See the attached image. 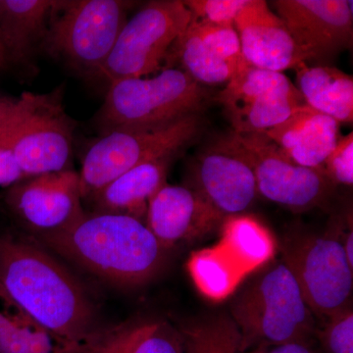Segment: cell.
I'll return each mask as SVG.
<instances>
[{"instance_id": "6da1fadb", "label": "cell", "mask_w": 353, "mask_h": 353, "mask_svg": "<svg viewBox=\"0 0 353 353\" xmlns=\"http://www.w3.org/2000/svg\"><path fill=\"white\" fill-rule=\"evenodd\" d=\"M0 289L68 353L103 333L77 279L41 246L11 233L0 234Z\"/></svg>"}, {"instance_id": "7a4b0ae2", "label": "cell", "mask_w": 353, "mask_h": 353, "mask_svg": "<svg viewBox=\"0 0 353 353\" xmlns=\"http://www.w3.org/2000/svg\"><path fill=\"white\" fill-rule=\"evenodd\" d=\"M34 239L95 277L122 288L150 282L163 270L170 252L143 221L111 213L85 212L66 229Z\"/></svg>"}, {"instance_id": "3957f363", "label": "cell", "mask_w": 353, "mask_h": 353, "mask_svg": "<svg viewBox=\"0 0 353 353\" xmlns=\"http://www.w3.org/2000/svg\"><path fill=\"white\" fill-rule=\"evenodd\" d=\"M255 272L230 304L229 314L241 334V353L285 343L310 345L317 318L289 267L281 259Z\"/></svg>"}, {"instance_id": "277c9868", "label": "cell", "mask_w": 353, "mask_h": 353, "mask_svg": "<svg viewBox=\"0 0 353 353\" xmlns=\"http://www.w3.org/2000/svg\"><path fill=\"white\" fill-rule=\"evenodd\" d=\"M208 94L176 67L152 78H127L109 85L94 117L101 134L119 128L157 127L201 114Z\"/></svg>"}, {"instance_id": "5b68a950", "label": "cell", "mask_w": 353, "mask_h": 353, "mask_svg": "<svg viewBox=\"0 0 353 353\" xmlns=\"http://www.w3.org/2000/svg\"><path fill=\"white\" fill-rule=\"evenodd\" d=\"M131 6L123 0H54L41 46L77 73L99 76Z\"/></svg>"}, {"instance_id": "8992f818", "label": "cell", "mask_w": 353, "mask_h": 353, "mask_svg": "<svg viewBox=\"0 0 353 353\" xmlns=\"http://www.w3.org/2000/svg\"><path fill=\"white\" fill-rule=\"evenodd\" d=\"M63 88L18 97L2 137L26 178L72 169L75 122L63 105Z\"/></svg>"}, {"instance_id": "52a82bcc", "label": "cell", "mask_w": 353, "mask_h": 353, "mask_svg": "<svg viewBox=\"0 0 353 353\" xmlns=\"http://www.w3.org/2000/svg\"><path fill=\"white\" fill-rule=\"evenodd\" d=\"M201 114L157 127L119 128L101 134L85 152L80 176L83 201L141 163L180 154L201 134Z\"/></svg>"}, {"instance_id": "ba28073f", "label": "cell", "mask_w": 353, "mask_h": 353, "mask_svg": "<svg viewBox=\"0 0 353 353\" xmlns=\"http://www.w3.org/2000/svg\"><path fill=\"white\" fill-rule=\"evenodd\" d=\"M289 267L316 318L324 320L350 307L353 267L348 263L338 228L324 234H296L283 241Z\"/></svg>"}, {"instance_id": "9c48e42d", "label": "cell", "mask_w": 353, "mask_h": 353, "mask_svg": "<svg viewBox=\"0 0 353 353\" xmlns=\"http://www.w3.org/2000/svg\"><path fill=\"white\" fill-rule=\"evenodd\" d=\"M190 20L181 0L148 2L123 26L99 76L111 83L157 73Z\"/></svg>"}, {"instance_id": "30bf717a", "label": "cell", "mask_w": 353, "mask_h": 353, "mask_svg": "<svg viewBox=\"0 0 353 353\" xmlns=\"http://www.w3.org/2000/svg\"><path fill=\"white\" fill-rule=\"evenodd\" d=\"M233 132L252 164L260 196L294 213L329 201L336 185L321 169L292 161L265 132Z\"/></svg>"}, {"instance_id": "8fae6325", "label": "cell", "mask_w": 353, "mask_h": 353, "mask_svg": "<svg viewBox=\"0 0 353 353\" xmlns=\"http://www.w3.org/2000/svg\"><path fill=\"white\" fill-rule=\"evenodd\" d=\"M233 132H265L306 105L303 95L283 73L246 65L216 97Z\"/></svg>"}, {"instance_id": "7c38bea8", "label": "cell", "mask_w": 353, "mask_h": 353, "mask_svg": "<svg viewBox=\"0 0 353 353\" xmlns=\"http://www.w3.org/2000/svg\"><path fill=\"white\" fill-rule=\"evenodd\" d=\"M222 224L220 243L196 253L189 263L197 287L215 299L229 296L238 287L232 261L236 260L248 275L268 263L274 252L270 233L254 218L236 215Z\"/></svg>"}, {"instance_id": "4fadbf2b", "label": "cell", "mask_w": 353, "mask_h": 353, "mask_svg": "<svg viewBox=\"0 0 353 353\" xmlns=\"http://www.w3.org/2000/svg\"><path fill=\"white\" fill-rule=\"evenodd\" d=\"M190 187L201 194L222 223L252 205L259 196L256 179L233 131L202 150L194 163Z\"/></svg>"}, {"instance_id": "5bb4252c", "label": "cell", "mask_w": 353, "mask_h": 353, "mask_svg": "<svg viewBox=\"0 0 353 353\" xmlns=\"http://www.w3.org/2000/svg\"><path fill=\"white\" fill-rule=\"evenodd\" d=\"M4 201L34 236L57 233L85 214L80 176L73 169L26 178L8 188Z\"/></svg>"}, {"instance_id": "9a60e30c", "label": "cell", "mask_w": 353, "mask_h": 353, "mask_svg": "<svg viewBox=\"0 0 353 353\" xmlns=\"http://www.w3.org/2000/svg\"><path fill=\"white\" fill-rule=\"evenodd\" d=\"M272 3L290 36L311 59L334 57L352 48V1L276 0Z\"/></svg>"}, {"instance_id": "2e32d148", "label": "cell", "mask_w": 353, "mask_h": 353, "mask_svg": "<svg viewBox=\"0 0 353 353\" xmlns=\"http://www.w3.org/2000/svg\"><path fill=\"white\" fill-rule=\"evenodd\" d=\"M241 52L250 66L283 73L311 60L267 1L248 0L234 20Z\"/></svg>"}, {"instance_id": "e0dca14e", "label": "cell", "mask_w": 353, "mask_h": 353, "mask_svg": "<svg viewBox=\"0 0 353 353\" xmlns=\"http://www.w3.org/2000/svg\"><path fill=\"white\" fill-rule=\"evenodd\" d=\"M145 223L157 241L171 250L183 241L209 233L222 222L196 190L166 183L150 199Z\"/></svg>"}, {"instance_id": "ac0fdd59", "label": "cell", "mask_w": 353, "mask_h": 353, "mask_svg": "<svg viewBox=\"0 0 353 353\" xmlns=\"http://www.w3.org/2000/svg\"><path fill=\"white\" fill-rule=\"evenodd\" d=\"M339 129L340 123L333 118L303 105L265 134L292 161L321 169L341 138Z\"/></svg>"}, {"instance_id": "d6986e66", "label": "cell", "mask_w": 353, "mask_h": 353, "mask_svg": "<svg viewBox=\"0 0 353 353\" xmlns=\"http://www.w3.org/2000/svg\"><path fill=\"white\" fill-rule=\"evenodd\" d=\"M178 154L155 158L118 176L90 197L92 212L130 216L145 222L148 203L166 183L167 174Z\"/></svg>"}, {"instance_id": "ffe728a7", "label": "cell", "mask_w": 353, "mask_h": 353, "mask_svg": "<svg viewBox=\"0 0 353 353\" xmlns=\"http://www.w3.org/2000/svg\"><path fill=\"white\" fill-rule=\"evenodd\" d=\"M54 1L0 0V46L6 64H26L41 46Z\"/></svg>"}, {"instance_id": "44dd1931", "label": "cell", "mask_w": 353, "mask_h": 353, "mask_svg": "<svg viewBox=\"0 0 353 353\" xmlns=\"http://www.w3.org/2000/svg\"><path fill=\"white\" fill-rule=\"evenodd\" d=\"M297 90L306 105L333 118L336 122L353 120V79L341 70L329 66L297 65Z\"/></svg>"}, {"instance_id": "7402d4cb", "label": "cell", "mask_w": 353, "mask_h": 353, "mask_svg": "<svg viewBox=\"0 0 353 353\" xmlns=\"http://www.w3.org/2000/svg\"><path fill=\"white\" fill-rule=\"evenodd\" d=\"M166 63L169 67L179 63V69L201 85L227 83L236 74L219 53L202 38L192 20L172 46Z\"/></svg>"}, {"instance_id": "603a6c76", "label": "cell", "mask_w": 353, "mask_h": 353, "mask_svg": "<svg viewBox=\"0 0 353 353\" xmlns=\"http://www.w3.org/2000/svg\"><path fill=\"white\" fill-rule=\"evenodd\" d=\"M0 353H68L31 315L0 289Z\"/></svg>"}, {"instance_id": "cb8c5ba5", "label": "cell", "mask_w": 353, "mask_h": 353, "mask_svg": "<svg viewBox=\"0 0 353 353\" xmlns=\"http://www.w3.org/2000/svg\"><path fill=\"white\" fill-rule=\"evenodd\" d=\"M185 353H241V334L229 313H216L178 327Z\"/></svg>"}, {"instance_id": "d4e9b609", "label": "cell", "mask_w": 353, "mask_h": 353, "mask_svg": "<svg viewBox=\"0 0 353 353\" xmlns=\"http://www.w3.org/2000/svg\"><path fill=\"white\" fill-rule=\"evenodd\" d=\"M125 353H185L182 336L167 321H148L132 325Z\"/></svg>"}, {"instance_id": "484cf974", "label": "cell", "mask_w": 353, "mask_h": 353, "mask_svg": "<svg viewBox=\"0 0 353 353\" xmlns=\"http://www.w3.org/2000/svg\"><path fill=\"white\" fill-rule=\"evenodd\" d=\"M315 338L325 353H353V311L352 306L322 320Z\"/></svg>"}, {"instance_id": "4316f807", "label": "cell", "mask_w": 353, "mask_h": 353, "mask_svg": "<svg viewBox=\"0 0 353 353\" xmlns=\"http://www.w3.org/2000/svg\"><path fill=\"white\" fill-rule=\"evenodd\" d=\"M248 0H185L192 19L215 26H234Z\"/></svg>"}, {"instance_id": "83f0119b", "label": "cell", "mask_w": 353, "mask_h": 353, "mask_svg": "<svg viewBox=\"0 0 353 353\" xmlns=\"http://www.w3.org/2000/svg\"><path fill=\"white\" fill-rule=\"evenodd\" d=\"M321 170L334 185L352 187L353 183V134L341 137L329 157L325 160Z\"/></svg>"}, {"instance_id": "f1b7e54d", "label": "cell", "mask_w": 353, "mask_h": 353, "mask_svg": "<svg viewBox=\"0 0 353 353\" xmlns=\"http://www.w3.org/2000/svg\"><path fill=\"white\" fill-rule=\"evenodd\" d=\"M132 328V325H129L109 333L103 332L92 343L71 353H125L131 338Z\"/></svg>"}, {"instance_id": "f546056e", "label": "cell", "mask_w": 353, "mask_h": 353, "mask_svg": "<svg viewBox=\"0 0 353 353\" xmlns=\"http://www.w3.org/2000/svg\"><path fill=\"white\" fill-rule=\"evenodd\" d=\"M24 179L8 143L0 134V185L9 188Z\"/></svg>"}, {"instance_id": "4dcf8cb0", "label": "cell", "mask_w": 353, "mask_h": 353, "mask_svg": "<svg viewBox=\"0 0 353 353\" xmlns=\"http://www.w3.org/2000/svg\"><path fill=\"white\" fill-rule=\"evenodd\" d=\"M245 353H314L310 345L303 343H285V345L259 347Z\"/></svg>"}, {"instance_id": "1f68e13d", "label": "cell", "mask_w": 353, "mask_h": 353, "mask_svg": "<svg viewBox=\"0 0 353 353\" xmlns=\"http://www.w3.org/2000/svg\"><path fill=\"white\" fill-rule=\"evenodd\" d=\"M18 97H8L0 92V134L12 115Z\"/></svg>"}, {"instance_id": "d6a6232c", "label": "cell", "mask_w": 353, "mask_h": 353, "mask_svg": "<svg viewBox=\"0 0 353 353\" xmlns=\"http://www.w3.org/2000/svg\"><path fill=\"white\" fill-rule=\"evenodd\" d=\"M6 54H4L3 48L0 46V69L3 68V67H6Z\"/></svg>"}]
</instances>
